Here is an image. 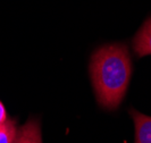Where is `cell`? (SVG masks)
Segmentation results:
<instances>
[{
  "label": "cell",
  "mask_w": 151,
  "mask_h": 143,
  "mask_svg": "<svg viewBox=\"0 0 151 143\" xmlns=\"http://www.w3.org/2000/svg\"><path fill=\"white\" fill-rule=\"evenodd\" d=\"M90 76L98 103L107 110L122 103L132 76V60L124 43L105 45L92 53Z\"/></svg>",
  "instance_id": "cell-1"
},
{
  "label": "cell",
  "mask_w": 151,
  "mask_h": 143,
  "mask_svg": "<svg viewBox=\"0 0 151 143\" xmlns=\"http://www.w3.org/2000/svg\"><path fill=\"white\" fill-rule=\"evenodd\" d=\"M133 50L137 57L151 55V17H148L132 41Z\"/></svg>",
  "instance_id": "cell-2"
},
{
  "label": "cell",
  "mask_w": 151,
  "mask_h": 143,
  "mask_svg": "<svg viewBox=\"0 0 151 143\" xmlns=\"http://www.w3.org/2000/svg\"><path fill=\"white\" fill-rule=\"evenodd\" d=\"M129 115L135 126V143H151V117L131 108Z\"/></svg>",
  "instance_id": "cell-3"
},
{
  "label": "cell",
  "mask_w": 151,
  "mask_h": 143,
  "mask_svg": "<svg viewBox=\"0 0 151 143\" xmlns=\"http://www.w3.org/2000/svg\"><path fill=\"white\" fill-rule=\"evenodd\" d=\"M15 143H42L41 127L38 119L31 118L23 126L15 140Z\"/></svg>",
  "instance_id": "cell-4"
},
{
  "label": "cell",
  "mask_w": 151,
  "mask_h": 143,
  "mask_svg": "<svg viewBox=\"0 0 151 143\" xmlns=\"http://www.w3.org/2000/svg\"><path fill=\"white\" fill-rule=\"evenodd\" d=\"M17 133L15 123L8 119L5 124L0 125V143H15Z\"/></svg>",
  "instance_id": "cell-5"
},
{
  "label": "cell",
  "mask_w": 151,
  "mask_h": 143,
  "mask_svg": "<svg viewBox=\"0 0 151 143\" xmlns=\"http://www.w3.org/2000/svg\"><path fill=\"white\" fill-rule=\"evenodd\" d=\"M8 121L7 118V113H6V109L2 105V102L0 101V125L5 124L6 121Z\"/></svg>",
  "instance_id": "cell-6"
}]
</instances>
